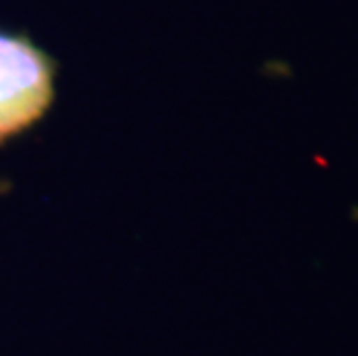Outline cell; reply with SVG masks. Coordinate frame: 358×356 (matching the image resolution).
<instances>
[{
	"instance_id": "6da1fadb",
	"label": "cell",
	"mask_w": 358,
	"mask_h": 356,
	"mask_svg": "<svg viewBox=\"0 0 358 356\" xmlns=\"http://www.w3.org/2000/svg\"><path fill=\"white\" fill-rule=\"evenodd\" d=\"M53 100V65L28 37L0 30V143L24 132Z\"/></svg>"
}]
</instances>
